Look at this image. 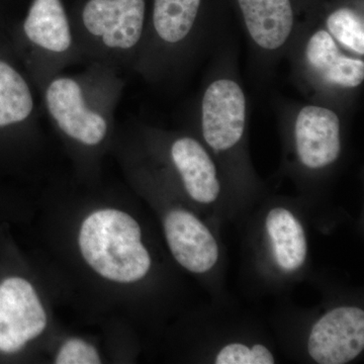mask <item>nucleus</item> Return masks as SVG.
Segmentation results:
<instances>
[{"instance_id": "1", "label": "nucleus", "mask_w": 364, "mask_h": 364, "mask_svg": "<svg viewBox=\"0 0 364 364\" xmlns=\"http://www.w3.org/2000/svg\"><path fill=\"white\" fill-rule=\"evenodd\" d=\"M141 228L122 210L105 208L88 215L79 232V247L86 262L105 279L121 284L142 279L151 267Z\"/></svg>"}, {"instance_id": "2", "label": "nucleus", "mask_w": 364, "mask_h": 364, "mask_svg": "<svg viewBox=\"0 0 364 364\" xmlns=\"http://www.w3.org/2000/svg\"><path fill=\"white\" fill-rule=\"evenodd\" d=\"M47 326V315L28 280L9 277L0 284V351L14 353L37 338Z\"/></svg>"}, {"instance_id": "3", "label": "nucleus", "mask_w": 364, "mask_h": 364, "mask_svg": "<svg viewBox=\"0 0 364 364\" xmlns=\"http://www.w3.org/2000/svg\"><path fill=\"white\" fill-rule=\"evenodd\" d=\"M364 349V312L358 306H338L318 318L311 330L308 352L320 364H344Z\"/></svg>"}, {"instance_id": "4", "label": "nucleus", "mask_w": 364, "mask_h": 364, "mask_svg": "<svg viewBox=\"0 0 364 364\" xmlns=\"http://www.w3.org/2000/svg\"><path fill=\"white\" fill-rule=\"evenodd\" d=\"M246 100L240 86L228 79L215 81L203 100V132L215 150H228L240 141L245 129Z\"/></svg>"}, {"instance_id": "5", "label": "nucleus", "mask_w": 364, "mask_h": 364, "mask_svg": "<svg viewBox=\"0 0 364 364\" xmlns=\"http://www.w3.org/2000/svg\"><path fill=\"white\" fill-rule=\"evenodd\" d=\"M164 232L172 255L188 272H207L219 259L214 235L188 210H170L164 219Z\"/></svg>"}, {"instance_id": "6", "label": "nucleus", "mask_w": 364, "mask_h": 364, "mask_svg": "<svg viewBox=\"0 0 364 364\" xmlns=\"http://www.w3.org/2000/svg\"><path fill=\"white\" fill-rule=\"evenodd\" d=\"M144 16V0H90L82 14L88 32L119 49H130L140 40Z\"/></svg>"}, {"instance_id": "7", "label": "nucleus", "mask_w": 364, "mask_h": 364, "mask_svg": "<svg viewBox=\"0 0 364 364\" xmlns=\"http://www.w3.org/2000/svg\"><path fill=\"white\" fill-rule=\"evenodd\" d=\"M48 109L61 130L85 145H97L107 134V122L85 107L80 86L70 78L53 81L46 93Z\"/></svg>"}, {"instance_id": "8", "label": "nucleus", "mask_w": 364, "mask_h": 364, "mask_svg": "<svg viewBox=\"0 0 364 364\" xmlns=\"http://www.w3.org/2000/svg\"><path fill=\"white\" fill-rule=\"evenodd\" d=\"M296 144L299 159L309 168L331 164L341 150L337 114L325 107H304L296 119Z\"/></svg>"}, {"instance_id": "9", "label": "nucleus", "mask_w": 364, "mask_h": 364, "mask_svg": "<svg viewBox=\"0 0 364 364\" xmlns=\"http://www.w3.org/2000/svg\"><path fill=\"white\" fill-rule=\"evenodd\" d=\"M171 155L189 196L205 205L214 203L221 186L214 162L205 148L193 139L182 138L172 146Z\"/></svg>"}, {"instance_id": "10", "label": "nucleus", "mask_w": 364, "mask_h": 364, "mask_svg": "<svg viewBox=\"0 0 364 364\" xmlns=\"http://www.w3.org/2000/svg\"><path fill=\"white\" fill-rule=\"evenodd\" d=\"M251 37L260 47L275 50L286 43L294 26L289 0H239Z\"/></svg>"}, {"instance_id": "11", "label": "nucleus", "mask_w": 364, "mask_h": 364, "mask_svg": "<svg viewBox=\"0 0 364 364\" xmlns=\"http://www.w3.org/2000/svg\"><path fill=\"white\" fill-rule=\"evenodd\" d=\"M306 55L314 70L328 83L352 88L363 82V61L342 54L326 31H318L311 38Z\"/></svg>"}, {"instance_id": "12", "label": "nucleus", "mask_w": 364, "mask_h": 364, "mask_svg": "<svg viewBox=\"0 0 364 364\" xmlns=\"http://www.w3.org/2000/svg\"><path fill=\"white\" fill-rule=\"evenodd\" d=\"M275 262L284 272H294L303 267L308 252L305 231L301 222L284 208H274L265 220Z\"/></svg>"}, {"instance_id": "13", "label": "nucleus", "mask_w": 364, "mask_h": 364, "mask_svg": "<svg viewBox=\"0 0 364 364\" xmlns=\"http://www.w3.org/2000/svg\"><path fill=\"white\" fill-rule=\"evenodd\" d=\"M23 28L28 39L49 51L64 52L70 47V28L60 0H35Z\"/></svg>"}, {"instance_id": "14", "label": "nucleus", "mask_w": 364, "mask_h": 364, "mask_svg": "<svg viewBox=\"0 0 364 364\" xmlns=\"http://www.w3.org/2000/svg\"><path fill=\"white\" fill-rule=\"evenodd\" d=\"M32 93L13 67L0 61V127L20 123L33 111Z\"/></svg>"}, {"instance_id": "15", "label": "nucleus", "mask_w": 364, "mask_h": 364, "mask_svg": "<svg viewBox=\"0 0 364 364\" xmlns=\"http://www.w3.org/2000/svg\"><path fill=\"white\" fill-rule=\"evenodd\" d=\"M200 0H155L153 21L158 35L177 43L188 35L198 16Z\"/></svg>"}, {"instance_id": "16", "label": "nucleus", "mask_w": 364, "mask_h": 364, "mask_svg": "<svg viewBox=\"0 0 364 364\" xmlns=\"http://www.w3.org/2000/svg\"><path fill=\"white\" fill-rule=\"evenodd\" d=\"M330 33L352 51L364 54L363 20L355 11L341 9L330 14L327 20Z\"/></svg>"}, {"instance_id": "17", "label": "nucleus", "mask_w": 364, "mask_h": 364, "mask_svg": "<svg viewBox=\"0 0 364 364\" xmlns=\"http://www.w3.org/2000/svg\"><path fill=\"white\" fill-rule=\"evenodd\" d=\"M217 364H272V351L264 345L254 344L249 347L242 343L228 344L215 356Z\"/></svg>"}, {"instance_id": "18", "label": "nucleus", "mask_w": 364, "mask_h": 364, "mask_svg": "<svg viewBox=\"0 0 364 364\" xmlns=\"http://www.w3.org/2000/svg\"><path fill=\"white\" fill-rule=\"evenodd\" d=\"M55 363L57 364H98L100 358L95 347L78 338L68 340L60 348Z\"/></svg>"}]
</instances>
